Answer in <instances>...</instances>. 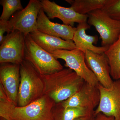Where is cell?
Returning a JSON list of instances; mask_svg holds the SVG:
<instances>
[{
	"label": "cell",
	"instance_id": "obj_1",
	"mask_svg": "<svg viewBox=\"0 0 120 120\" xmlns=\"http://www.w3.org/2000/svg\"><path fill=\"white\" fill-rule=\"evenodd\" d=\"M56 104L45 94L22 107L8 99L0 101V116L7 120H53V110Z\"/></svg>",
	"mask_w": 120,
	"mask_h": 120
},
{
	"label": "cell",
	"instance_id": "obj_2",
	"mask_svg": "<svg viewBox=\"0 0 120 120\" xmlns=\"http://www.w3.org/2000/svg\"><path fill=\"white\" fill-rule=\"evenodd\" d=\"M41 76L44 82V94L49 97L56 104L69 98L81 88L85 82L69 68Z\"/></svg>",
	"mask_w": 120,
	"mask_h": 120
},
{
	"label": "cell",
	"instance_id": "obj_3",
	"mask_svg": "<svg viewBox=\"0 0 120 120\" xmlns=\"http://www.w3.org/2000/svg\"><path fill=\"white\" fill-rule=\"evenodd\" d=\"M20 82L17 106H26L44 95L43 79L32 64L24 60L20 64Z\"/></svg>",
	"mask_w": 120,
	"mask_h": 120
},
{
	"label": "cell",
	"instance_id": "obj_4",
	"mask_svg": "<svg viewBox=\"0 0 120 120\" xmlns=\"http://www.w3.org/2000/svg\"><path fill=\"white\" fill-rule=\"evenodd\" d=\"M24 58L42 76L51 75L64 69L57 59L35 43L30 34L26 38Z\"/></svg>",
	"mask_w": 120,
	"mask_h": 120
},
{
	"label": "cell",
	"instance_id": "obj_5",
	"mask_svg": "<svg viewBox=\"0 0 120 120\" xmlns=\"http://www.w3.org/2000/svg\"><path fill=\"white\" fill-rule=\"evenodd\" d=\"M87 15V23L98 32L102 46L109 47L117 41L120 34V21L112 19L102 9L93 11Z\"/></svg>",
	"mask_w": 120,
	"mask_h": 120
},
{
	"label": "cell",
	"instance_id": "obj_6",
	"mask_svg": "<svg viewBox=\"0 0 120 120\" xmlns=\"http://www.w3.org/2000/svg\"><path fill=\"white\" fill-rule=\"evenodd\" d=\"M56 59L65 61L64 65L75 72L86 82L97 86L99 82L95 75L86 64L84 52L79 49H60L49 53Z\"/></svg>",
	"mask_w": 120,
	"mask_h": 120
},
{
	"label": "cell",
	"instance_id": "obj_7",
	"mask_svg": "<svg viewBox=\"0 0 120 120\" xmlns=\"http://www.w3.org/2000/svg\"><path fill=\"white\" fill-rule=\"evenodd\" d=\"M41 8L40 0H30L26 8L16 12L8 21L9 33L18 30L26 37L37 30V19Z\"/></svg>",
	"mask_w": 120,
	"mask_h": 120
},
{
	"label": "cell",
	"instance_id": "obj_8",
	"mask_svg": "<svg viewBox=\"0 0 120 120\" xmlns=\"http://www.w3.org/2000/svg\"><path fill=\"white\" fill-rule=\"evenodd\" d=\"M26 36L15 30L7 34L0 46V63L20 65L24 60Z\"/></svg>",
	"mask_w": 120,
	"mask_h": 120
},
{
	"label": "cell",
	"instance_id": "obj_9",
	"mask_svg": "<svg viewBox=\"0 0 120 120\" xmlns=\"http://www.w3.org/2000/svg\"><path fill=\"white\" fill-rule=\"evenodd\" d=\"M97 87L100 92V101L94 110V116L101 113L113 117L116 120H120V79L113 81L109 88L99 83Z\"/></svg>",
	"mask_w": 120,
	"mask_h": 120
},
{
	"label": "cell",
	"instance_id": "obj_10",
	"mask_svg": "<svg viewBox=\"0 0 120 120\" xmlns=\"http://www.w3.org/2000/svg\"><path fill=\"white\" fill-rule=\"evenodd\" d=\"M100 92L97 86L85 82L78 91L70 98L60 103L64 108L80 107L94 110L100 101Z\"/></svg>",
	"mask_w": 120,
	"mask_h": 120
},
{
	"label": "cell",
	"instance_id": "obj_11",
	"mask_svg": "<svg viewBox=\"0 0 120 120\" xmlns=\"http://www.w3.org/2000/svg\"><path fill=\"white\" fill-rule=\"evenodd\" d=\"M20 65L11 63L1 64L0 83L9 101L17 106V97L20 82Z\"/></svg>",
	"mask_w": 120,
	"mask_h": 120
},
{
	"label": "cell",
	"instance_id": "obj_12",
	"mask_svg": "<svg viewBox=\"0 0 120 120\" xmlns=\"http://www.w3.org/2000/svg\"><path fill=\"white\" fill-rule=\"evenodd\" d=\"M40 2L41 8L49 19L58 18L64 24L72 27L75 22L79 24L87 22L88 15L80 14L71 7H61L49 0H41Z\"/></svg>",
	"mask_w": 120,
	"mask_h": 120
},
{
	"label": "cell",
	"instance_id": "obj_13",
	"mask_svg": "<svg viewBox=\"0 0 120 120\" xmlns=\"http://www.w3.org/2000/svg\"><path fill=\"white\" fill-rule=\"evenodd\" d=\"M85 54L86 64L99 83L105 88L111 87L113 81L110 74L109 60L105 53L97 54L86 50Z\"/></svg>",
	"mask_w": 120,
	"mask_h": 120
},
{
	"label": "cell",
	"instance_id": "obj_14",
	"mask_svg": "<svg viewBox=\"0 0 120 120\" xmlns=\"http://www.w3.org/2000/svg\"><path fill=\"white\" fill-rule=\"evenodd\" d=\"M37 23V30L40 32L66 41L73 40L76 27L51 22L41 8L39 12Z\"/></svg>",
	"mask_w": 120,
	"mask_h": 120
},
{
	"label": "cell",
	"instance_id": "obj_15",
	"mask_svg": "<svg viewBox=\"0 0 120 120\" xmlns=\"http://www.w3.org/2000/svg\"><path fill=\"white\" fill-rule=\"evenodd\" d=\"M90 28V26L87 22L79 24L76 27L72 41L76 48L84 53L86 50H88L97 54L105 53L109 47H97L94 45L97 44L98 37L97 35L86 34V30Z\"/></svg>",
	"mask_w": 120,
	"mask_h": 120
},
{
	"label": "cell",
	"instance_id": "obj_16",
	"mask_svg": "<svg viewBox=\"0 0 120 120\" xmlns=\"http://www.w3.org/2000/svg\"><path fill=\"white\" fill-rule=\"evenodd\" d=\"M39 46L49 53L57 50H71L77 49L72 41H66L36 30L30 34Z\"/></svg>",
	"mask_w": 120,
	"mask_h": 120
},
{
	"label": "cell",
	"instance_id": "obj_17",
	"mask_svg": "<svg viewBox=\"0 0 120 120\" xmlns=\"http://www.w3.org/2000/svg\"><path fill=\"white\" fill-rule=\"evenodd\" d=\"M53 110V120H75L82 117L94 115V110L80 107L64 108L60 103Z\"/></svg>",
	"mask_w": 120,
	"mask_h": 120
},
{
	"label": "cell",
	"instance_id": "obj_18",
	"mask_svg": "<svg viewBox=\"0 0 120 120\" xmlns=\"http://www.w3.org/2000/svg\"><path fill=\"white\" fill-rule=\"evenodd\" d=\"M71 8L77 13L87 15L98 9H102L109 4L110 0H65Z\"/></svg>",
	"mask_w": 120,
	"mask_h": 120
},
{
	"label": "cell",
	"instance_id": "obj_19",
	"mask_svg": "<svg viewBox=\"0 0 120 120\" xmlns=\"http://www.w3.org/2000/svg\"><path fill=\"white\" fill-rule=\"evenodd\" d=\"M105 54L109 60L111 77L115 80L120 79V34Z\"/></svg>",
	"mask_w": 120,
	"mask_h": 120
},
{
	"label": "cell",
	"instance_id": "obj_20",
	"mask_svg": "<svg viewBox=\"0 0 120 120\" xmlns=\"http://www.w3.org/2000/svg\"><path fill=\"white\" fill-rule=\"evenodd\" d=\"M0 3L3 7L0 20L8 21L13 13L23 9L20 0H1Z\"/></svg>",
	"mask_w": 120,
	"mask_h": 120
},
{
	"label": "cell",
	"instance_id": "obj_21",
	"mask_svg": "<svg viewBox=\"0 0 120 120\" xmlns=\"http://www.w3.org/2000/svg\"><path fill=\"white\" fill-rule=\"evenodd\" d=\"M102 10L112 19L120 21V0H110L109 4Z\"/></svg>",
	"mask_w": 120,
	"mask_h": 120
},
{
	"label": "cell",
	"instance_id": "obj_22",
	"mask_svg": "<svg viewBox=\"0 0 120 120\" xmlns=\"http://www.w3.org/2000/svg\"><path fill=\"white\" fill-rule=\"evenodd\" d=\"M8 21L0 20V43H2L4 39V33L7 32L9 33Z\"/></svg>",
	"mask_w": 120,
	"mask_h": 120
},
{
	"label": "cell",
	"instance_id": "obj_23",
	"mask_svg": "<svg viewBox=\"0 0 120 120\" xmlns=\"http://www.w3.org/2000/svg\"><path fill=\"white\" fill-rule=\"evenodd\" d=\"M95 120H116L113 116H107L102 113H99L95 116Z\"/></svg>",
	"mask_w": 120,
	"mask_h": 120
},
{
	"label": "cell",
	"instance_id": "obj_24",
	"mask_svg": "<svg viewBox=\"0 0 120 120\" xmlns=\"http://www.w3.org/2000/svg\"><path fill=\"white\" fill-rule=\"evenodd\" d=\"M94 115L89 116L82 117L77 118L75 120H95Z\"/></svg>",
	"mask_w": 120,
	"mask_h": 120
},
{
	"label": "cell",
	"instance_id": "obj_25",
	"mask_svg": "<svg viewBox=\"0 0 120 120\" xmlns=\"http://www.w3.org/2000/svg\"><path fill=\"white\" fill-rule=\"evenodd\" d=\"M0 120H7L6 119H4V118H2V117H0Z\"/></svg>",
	"mask_w": 120,
	"mask_h": 120
}]
</instances>
